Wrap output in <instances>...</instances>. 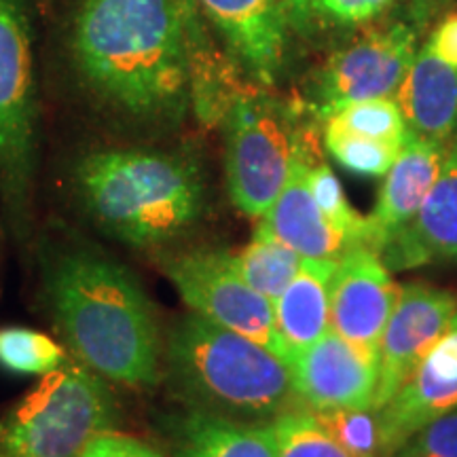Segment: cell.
Instances as JSON below:
<instances>
[{
	"mask_svg": "<svg viewBox=\"0 0 457 457\" xmlns=\"http://www.w3.org/2000/svg\"><path fill=\"white\" fill-rule=\"evenodd\" d=\"M188 11L187 0H83L72 32L79 72L129 117H176L191 83Z\"/></svg>",
	"mask_w": 457,
	"mask_h": 457,
	"instance_id": "6da1fadb",
	"label": "cell"
},
{
	"mask_svg": "<svg viewBox=\"0 0 457 457\" xmlns=\"http://www.w3.org/2000/svg\"><path fill=\"white\" fill-rule=\"evenodd\" d=\"M47 296L74 360L108 384H157L163 337L146 290L128 267L89 248L68 250L47 273Z\"/></svg>",
	"mask_w": 457,
	"mask_h": 457,
	"instance_id": "7a4b0ae2",
	"label": "cell"
},
{
	"mask_svg": "<svg viewBox=\"0 0 457 457\" xmlns=\"http://www.w3.org/2000/svg\"><path fill=\"white\" fill-rule=\"evenodd\" d=\"M162 373L188 411L271 424L286 411L301 409L284 358L199 313L182 316L170 328Z\"/></svg>",
	"mask_w": 457,
	"mask_h": 457,
	"instance_id": "3957f363",
	"label": "cell"
},
{
	"mask_svg": "<svg viewBox=\"0 0 457 457\" xmlns=\"http://www.w3.org/2000/svg\"><path fill=\"white\" fill-rule=\"evenodd\" d=\"M74 185L91 220L129 248L168 244L204 212L202 174L174 153L96 151L79 162Z\"/></svg>",
	"mask_w": 457,
	"mask_h": 457,
	"instance_id": "277c9868",
	"label": "cell"
},
{
	"mask_svg": "<svg viewBox=\"0 0 457 457\" xmlns=\"http://www.w3.org/2000/svg\"><path fill=\"white\" fill-rule=\"evenodd\" d=\"M114 421L111 384L66 358L0 420V457H79Z\"/></svg>",
	"mask_w": 457,
	"mask_h": 457,
	"instance_id": "5b68a950",
	"label": "cell"
},
{
	"mask_svg": "<svg viewBox=\"0 0 457 457\" xmlns=\"http://www.w3.org/2000/svg\"><path fill=\"white\" fill-rule=\"evenodd\" d=\"M227 185L231 202L250 219H261L276 202L307 129L293 114L261 94H237L225 108Z\"/></svg>",
	"mask_w": 457,
	"mask_h": 457,
	"instance_id": "8992f818",
	"label": "cell"
},
{
	"mask_svg": "<svg viewBox=\"0 0 457 457\" xmlns=\"http://www.w3.org/2000/svg\"><path fill=\"white\" fill-rule=\"evenodd\" d=\"M37 162V96L24 0H0V187L21 227Z\"/></svg>",
	"mask_w": 457,
	"mask_h": 457,
	"instance_id": "52a82bcc",
	"label": "cell"
},
{
	"mask_svg": "<svg viewBox=\"0 0 457 457\" xmlns=\"http://www.w3.org/2000/svg\"><path fill=\"white\" fill-rule=\"evenodd\" d=\"M162 270L193 313L236 330L286 360L273 301L265 299L239 278L231 253L208 248L187 250L163 259Z\"/></svg>",
	"mask_w": 457,
	"mask_h": 457,
	"instance_id": "ba28073f",
	"label": "cell"
},
{
	"mask_svg": "<svg viewBox=\"0 0 457 457\" xmlns=\"http://www.w3.org/2000/svg\"><path fill=\"white\" fill-rule=\"evenodd\" d=\"M417 55V38L409 26L367 34L327 62L307 102L316 119L333 117L353 102L392 98Z\"/></svg>",
	"mask_w": 457,
	"mask_h": 457,
	"instance_id": "9c48e42d",
	"label": "cell"
},
{
	"mask_svg": "<svg viewBox=\"0 0 457 457\" xmlns=\"http://www.w3.org/2000/svg\"><path fill=\"white\" fill-rule=\"evenodd\" d=\"M457 313V296L436 286H400L379 345V381L373 409L379 411L409 381L428 352L449 328Z\"/></svg>",
	"mask_w": 457,
	"mask_h": 457,
	"instance_id": "30bf717a",
	"label": "cell"
},
{
	"mask_svg": "<svg viewBox=\"0 0 457 457\" xmlns=\"http://www.w3.org/2000/svg\"><path fill=\"white\" fill-rule=\"evenodd\" d=\"M400 286L379 253L358 245L337 262L330 282V330L379 356V345Z\"/></svg>",
	"mask_w": 457,
	"mask_h": 457,
	"instance_id": "8fae6325",
	"label": "cell"
},
{
	"mask_svg": "<svg viewBox=\"0 0 457 457\" xmlns=\"http://www.w3.org/2000/svg\"><path fill=\"white\" fill-rule=\"evenodd\" d=\"M295 392L307 411L373 409L379 356L328 330L290 360Z\"/></svg>",
	"mask_w": 457,
	"mask_h": 457,
	"instance_id": "7c38bea8",
	"label": "cell"
},
{
	"mask_svg": "<svg viewBox=\"0 0 457 457\" xmlns=\"http://www.w3.org/2000/svg\"><path fill=\"white\" fill-rule=\"evenodd\" d=\"M316 162H320L316 142L307 131L296 151L288 180L276 202L261 216L256 231L286 244L303 259L339 262L343 254L358 245L345 233L330 225L318 208L307 179L310 168Z\"/></svg>",
	"mask_w": 457,
	"mask_h": 457,
	"instance_id": "4fadbf2b",
	"label": "cell"
},
{
	"mask_svg": "<svg viewBox=\"0 0 457 457\" xmlns=\"http://www.w3.org/2000/svg\"><path fill=\"white\" fill-rule=\"evenodd\" d=\"M457 409V313L409 381L381 407V457H390L411 434Z\"/></svg>",
	"mask_w": 457,
	"mask_h": 457,
	"instance_id": "5bb4252c",
	"label": "cell"
},
{
	"mask_svg": "<svg viewBox=\"0 0 457 457\" xmlns=\"http://www.w3.org/2000/svg\"><path fill=\"white\" fill-rule=\"evenodd\" d=\"M379 254L390 271L457 265V134L445 145L443 170L421 210Z\"/></svg>",
	"mask_w": 457,
	"mask_h": 457,
	"instance_id": "9a60e30c",
	"label": "cell"
},
{
	"mask_svg": "<svg viewBox=\"0 0 457 457\" xmlns=\"http://www.w3.org/2000/svg\"><path fill=\"white\" fill-rule=\"evenodd\" d=\"M228 47L250 74L271 85L282 71L286 45L284 0H199Z\"/></svg>",
	"mask_w": 457,
	"mask_h": 457,
	"instance_id": "2e32d148",
	"label": "cell"
},
{
	"mask_svg": "<svg viewBox=\"0 0 457 457\" xmlns=\"http://www.w3.org/2000/svg\"><path fill=\"white\" fill-rule=\"evenodd\" d=\"M445 146L407 131L396 162L387 170L375 212L369 216V248L379 253L394 233L415 219L443 170Z\"/></svg>",
	"mask_w": 457,
	"mask_h": 457,
	"instance_id": "e0dca14e",
	"label": "cell"
},
{
	"mask_svg": "<svg viewBox=\"0 0 457 457\" xmlns=\"http://www.w3.org/2000/svg\"><path fill=\"white\" fill-rule=\"evenodd\" d=\"M396 104L411 136L445 146L457 134V71L424 47L400 83Z\"/></svg>",
	"mask_w": 457,
	"mask_h": 457,
	"instance_id": "ac0fdd59",
	"label": "cell"
},
{
	"mask_svg": "<svg viewBox=\"0 0 457 457\" xmlns=\"http://www.w3.org/2000/svg\"><path fill=\"white\" fill-rule=\"evenodd\" d=\"M335 267L333 261L303 259L296 278L273 301L278 335L288 362L330 330V282Z\"/></svg>",
	"mask_w": 457,
	"mask_h": 457,
	"instance_id": "d6986e66",
	"label": "cell"
},
{
	"mask_svg": "<svg viewBox=\"0 0 457 457\" xmlns=\"http://www.w3.org/2000/svg\"><path fill=\"white\" fill-rule=\"evenodd\" d=\"M171 457H278L271 424L188 411L171 424Z\"/></svg>",
	"mask_w": 457,
	"mask_h": 457,
	"instance_id": "ffe728a7",
	"label": "cell"
},
{
	"mask_svg": "<svg viewBox=\"0 0 457 457\" xmlns=\"http://www.w3.org/2000/svg\"><path fill=\"white\" fill-rule=\"evenodd\" d=\"M231 261L239 278L270 301H276L288 288L303 265L301 254L261 231L244 248L231 253Z\"/></svg>",
	"mask_w": 457,
	"mask_h": 457,
	"instance_id": "44dd1931",
	"label": "cell"
},
{
	"mask_svg": "<svg viewBox=\"0 0 457 457\" xmlns=\"http://www.w3.org/2000/svg\"><path fill=\"white\" fill-rule=\"evenodd\" d=\"M278 457H353L307 409L286 411L271 421Z\"/></svg>",
	"mask_w": 457,
	"mask_h": 457,
	"instance_id": "7402d4cb",
	"label": "cell"
},
{
	"mask_svg": "<svg viewBox=\"0 0 457 457\" xmlns=\"http://www.w3.org/2000/svg\"><path fill=\"white\" fill-rule=\"evenodd\" d=\"M327 123L350 131V134L396 146H403L404 138H407V123H404L396 100L392 98L353 102V104L337 111L333 117H328Z\"/></svg>",
	"mask_w": 457,
	"mask_h": 457,
	"instance_id": "603a6c76",
	"label": "cell"
},
{
	"mask_svg": "<svg viewBox=\"0 0 457 457\" xmlns=\"http://www.w3.org/2000/svg\"><path fill=\"white\" fill-rule=\"evenodd\" d=\"M66 362V352L37 330L0 328V367L17 375H47Z\"/></svg>",
	"mask_w": 457,
	"mask_h": 457,
	"instance_id": "cb8c5ba5",
	"label": "cell"
},
{
	"mask_svg": "<svg viewBox=\"0 0 457 457\" xmlns=\"http://www.w3.org/2000/svg\"><path fill=\"white\" fill-rule=\"evenodd\" d=\"M307 179H310L312 195L330 225L345 233L356 245L369 248V216H360L352 208L330 165L316 162L310 168Z\"/></svg>",
	"mask_w": 457,
	"mask_h": 457,
	"instance_id": "d4e9b609",
	"label": "cell"
},
{
	"mask_svg": "<svg viewBox=\"0 0 457 457\" xmlns=\"http://www.w3.org/2000/svg\"><path fill=\"white\" fill-rule=\"evenodd\" d=\"M324 142L337 162L343 168L360 176H386L392 163L396 162L400 148L387 142L370 140L364 136L350 134V131L335 128L327 123V134Z\"/></svg>",
	"mask_w": 457,
	"mask_h": 457,
	"instance_id": "484cf974",
	"label": "cell"
},
{
	"mask_svg": "<svg viewBox=\"0 0 457 457\" xmlns=\"http://www.w3.org/2000/svg\"><path fill=\"white\" fill-rule=\"evenodd\" d=\"M313 415L353 457H381L379 413L375 409H330Z\"/></svg>",
	"mask_w": 457,
	"mask_h": 457,
	"instance_id": "4316f807",
	"label": "cell"
},
{
	"mask_svg": "<svg viewBox=\"0 0 457 457\" xmlns=\"http://www.w3.org/2000/svg\"><path fill=\"white\" fill-rule=\"evenodd\" d=\"M390 457H457V409L428 421Z\"/></svg>",
	"mask_w": 457,
	"mask_h": 457,
	"instance_id": "83f0119b",
	"label": "cell"
},
{
	"mask_svg": "<svg viewBox=\"0 0 457 457\" xmlns=\"http://www.w3.org/2000/svg\"><path fill=\"white\" fill-rule=\"evenodd\" d=\"M79 457H163V453L138 436L104 430L85 445Z\"/></svg>",
	"mask_w": 457,
	"mask_h": 457,
	"instance_id": "f1b7e54d",
	"label": "cell"
},
{
	"mask_svg": "<svg viewBox=\"0 0 457 457\" xmlns=\"http://www.w3.org/2000/svg\"><path fill=\"white\" fill-rule=\"evenodd\" d=\"M313 4L339 24H360L384 13L392 0H313Z\"/></svg>",
	"mask_w": 457,
	"mask_h": 457,
	"instance_id": "f546056e",
	"label": "cell"
},
{
	"mask_svg": "<svg viewBox=\"0 0 457 457\" xmlns=\"http://www.w3.org/2000/svg\"><path fill=\"white\" fill-rule=\"evenodd\" d=\"M432 54L443 60L445 64L457 71V13H451L438 24L432 34V41L428 43Z\"/></svg>",
	"mask_w": 457,
	"mask_h": 457,
	"instance_id": "4dcf8cb0",
	"label": "cell"
},
{
	"mask_svg": "<svg viewBox=\"0 0 457 457\" xmlns=\"http://www.w3.org/2000/svg\"><path fill=\"white\" fill-rule=\"evenodd\" d=\"M449 0H413V11H415V20L420 24H426L430 17L436 13L438 9H443Z\"/></svg>",
	"mask_w": 457,
	"mask_h": 457,
	"instance_id": "1f68e13d",
	"label": "cell"
},
{
	"mask_svg": "<svg viewBox=\"0 0 457 457\" xmlns=\"http://www.w3.org/2000/svg\"><path fill=\"white\" fill-rule=\"evenodd\" d=\"M187 3H188V4H191V0H187Z\"/></svg>",
	"mask_w": 457,
	"mask_h": 457,
	"instance_id": "d6a6232c",
	"label": "cell"
}]
</instances>
